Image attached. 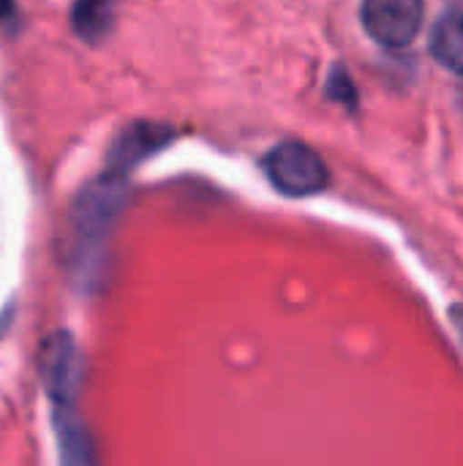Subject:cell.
Instances as JSON below:
<instances>
[{
	"mask_svg": "<svg viewBox=\"0 0 463 466\" xmlns=\"http://www.w3.org/2000/svg\"><path fill=\"white\" fill-rule=\"evenodd\" d=\"M270 183L287 197H308L327 186L330 172L317 150L303 142H281L265 156Z\"/></svg>",
	"mask_w": 463,
	"mask_h": 466,
	"instance_id": "1",
	"label": "cell"
},
{
	"mask_svg": "<svg viewBox=\"0 0 463 466\" xmlns=\"http://www.w3.org/2000/svg\"><path fill=\"white\" fill-rule=\"evenodd\" d=\"M41 380L52 407H74L82 385V358L71 333H52L41 347Z\"/></svg>",
	"mask_w": 463,
	"mask_h": 466,
	"instance_id": "2",
	"label": "cell"
},
{
	"mask_svg": "<svg viewBox=\"0 0 463 466\" xmlns=\"http://www.w3.org/2000/svg\"><path fill=\"white\" fill-rule=\"evenodd\" d=\"M360 16L377 44L398 49L415 41L423 22V0H363Z\"/></svg>",
	"mask_w": 463,
	"mask_h": 466,
	"instance_id": "3",
	"label": "cell"
},
{
	"mask_svg": "<svg viewBox=\"0 0 463 466\" xmlns=\"http://www.w3.org/2000/svg\"><path fill=\"white\" fill-rule=\"evenodd\" d=\"M123 180L115 172H106L101 180H96L93 186H87L79 199H76V210H74V221H76V232L87 240V243H98L101 235L112 227L117 210L123 208Z\"/></svg>",
	"mask_w": 463,
	"mask_h": 466,
	"instance_id": "4",
	"label": "cell"
},
{
	"mask_svg": "<svg viewBox=\"0 0 463 466\" xmlns=\"http://www.w3.org/2000/svg\"><path fill=\"white\" fill-rule=\"evenodd\" d=\"M169 137H172V131L166 126L134 123L112 145V150H109V172H115V175L126 172L128 167L139 164L142 158H147L150 153L164 147L169 142Z\"/></svg>",
	"mask_w": 463,
	"mask_h": 466,
	"instance_id": "5",
	"label": "cell"
},
{
	"mask_svg": "<svg viewBox=\"0 0 463 466\" xmlns=\"http://www.w3.org/2000/svg\"><path fill=\"white\" fill-rule=\"evenodd\" d=\"M55 434H57L63 464H93L96 461L93 440H90L82 418L74 412V407H55Z\"/></svg>",
	"mask_w": 463,
	"mask_h": 466,
	"instance_id": "6",
	"label": "cell"
},
{
	"mask_svg": "<svg viewBox=\"0 0 463 466\" xmlns=\"http://www.w3.org/2000/svg\"><path fill=\"white\" fill-rule=\"evenodd\" d=\"M431 52L445 68L463 76V11H448L437 22L431 35Z\"/></svg>",
	"mask_w": 463,
	"mask_h": 466,
	"instance_id": "7",
	"label": "cell"
},
{
	"mask_svg": "<svg viewBox=\"0 0 463 466\" xmlns=\"http://www.w3.org/2000/svg\"><path fill=\"white\" fill-rule=\"evenodd\" d=\"M115 22V3L112 0H76L71 11V25L79 38L98 44Z\"/></svg>",
	"mask_w": 463,
	"mask_h": 466,
	"instance_id": "8",
	"label": "cell"
},
{
	"mask_svg": "<svg viewBox=\"0 0 463 466\" xmlns=\"http://www.w3.org/2000/svg\"><path fill=\"white\" fill-rule=\"evenodd\" d=\"M330 96L344 101V104H355V85L349 82V76L344 71H336L330 79Z\"/></svg>",
	"mask_w": 463,
	"mask_h": 466,
	"instance_id": "9",
	"label": "cell"
},
{
	"mask_svg": "<svg viewBox=\"0 0 463 466\" xmlns=\"http://www.w3.org/2000/svg\"><path fill=\"white\" fill-rule=\"evenodd\" d=\"M14 14H16L14 0H0V22H11V19H14Z\"/></svg>",
	"mask_w": 463,
	"mask_h": 466,
	"instance_id": "10",
	"label": "cell"
},
{
	"mask_svg": "<svg viewBox=\"0 0 463 466\" xmlns=\"http://www.w3.org/2000/svg\"><path fill=\"white\" fill-rule=\"evenodd\" d=\"M450 319H453V325H456L458 336L463 339V306H453V311H450Z\"/></svg>",
	"mask_w": 463,
	"mask_h": 466,
	"instance_id": "11",
	"label": "cell"
}]
</instances>
